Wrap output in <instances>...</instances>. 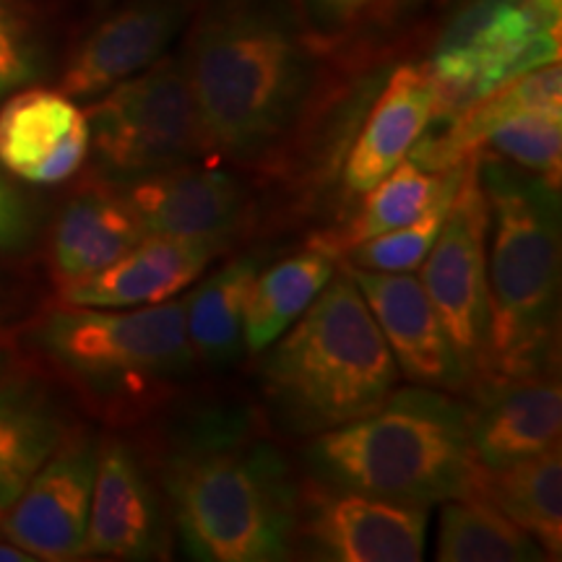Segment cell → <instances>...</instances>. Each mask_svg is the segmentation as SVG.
<instances>
[{"label": "cell", "instance_id": "4", "mask_svg": "<svg viewBox=\"0 0 562 562\" xmlns=\"http://www.w3.org/2000/svg\"><path fill=\"white\" fill-rule=\"evenodd\" d=\"M469 430L472 406L456 393L393 389L362 417L313 435L307 474L323 487L430 510L469 490L476 469Z\"/></svg>", "mask_w": 562, "mask_h": 562}, {"label": "cell", "instance_id": "33", "mask_svg": "<svg viewBox=\"0 0 562 562\" xmlns=\"http://www.w3.org/2000/svg\"><path fill=\"white\" fill-rule=\"evenodd\" d=\"M19 364H21V357H19L16 344L5 341V334H3L0 336V383H3L5 378L19 368Z\"/></svg>", "mask_w": 562, "mask_h": 562}, {"label": "cell", "instance_id": "32", "mask_svg": "<svg viewBox=\"0 0 562 562\" xmlns=\"http://www.w3.org/2000/svg\"><path fill=\"white\" fill-rule=\"evenodd\" d=\"M9 258L0 256V336L19 318H30V300H26V284L16 271L11 269Z\"/></svg>", "mask_w": 562, "mask_h": 562}, {"label": "cell", "instance_id": "29", "mask_svg": "<svg viewBox=\"0 0 562 562\" xmlns=\"http://www.w3.org/2000/svg\"><path fill=\"white\" fill-rule=\"evenodd\" d=\"M453 195L435 203V206L422 214L419 220H414L404 227L383 232V235L370 237V240H362L351 245L347 252L349 266L364 271H389V273H406L419 269L425 263L427 252H430L435 237L442 227V220H446L448 206H451Z\"/></svg>", "mask_w": 562, "mask_h": 562}, {"label": "cell", "instance_id": "18", "mask_svg": "<svg viewBox=\"0 0 562 562\" xmlns=\"http://www.w3.org/2000/svg\"><path fill=\"white\" fill-rule=\"evenodd\" d=\"M222 245L146 235L136 248L94 277L63 286L55 302L83 307H144L175 300L199 281Z\"/></svg>", "mask_w": 562, "mask_h": 562}, {"label": "cell", "instance_id": "17", "mask_svg": "<svg viewBox=\"0 0 562 562\" xmlns=\"http://www.w3.org/2000/svg\"><path fill=\"white\" fill-rule=\"evenodd\" d=\"M144 237L121 186L91 175L60 203L47 229V271L55 290L108 269Z\"/></svg>", "mask_w": 562, "mask_h": 562}, {"label": "cell", "instance_id": "9", "mask_svg": "<svg viewBox=\"0 0 562 562\" xmlns=\"http://www.w3.org/2000/svg\"><path fill=\"white\" fill-rule=\"evenodd\" d=\"M100 435L74 425L9 510L0 537L42 562L83 560Z\"/></svg>", "mask_w": 562, "mask_h": 562}, {"label": "cell", "instance_id": "14", "mask_svg": "<svg viewBox=\"0 0 562 562\" xmlns=\"http://www.w3.org/2000/svg\"><path fill=\"white\" fill-rule=\"evenodd\" d=\"M146 235L227 245L250 209L245 182L227 170L182 165L175 170L117 182Z\"/></svg>", "mask_w": 562, "mask_h": 562}, {"label": "cell", "instance_id": "3", "mask_svg": "<svg viewBox=\"0 0 562 562\" xmlns=\"http://www.w3.org/2000/svg\"><path fill=\"white\" fill-rule=\"evenodd\" d=\"M16 349L110 425H128L172 398L193 372L186 297L144 307L55 305L30 315Z\"/></svg>", "mask_w": 562, "mask_h": 562}, {"label": "cell", "instance_id": "10", "mask_svg": "<svg viewBox=\"0 0 562 562\" xmlns=\"http://www.w3.org/2000/svg\"><path fill=\"white\" fill-rule=\"evenodd\" d=\"M427 508L307 482L300 492L294 547L326 562H417Z\"/></svg>", "mask_w": 562, "mask_h": 562}, {"label": "cell", "instance_id": "24", "mask_svg": "<svg viewBox=\"0 0 562 562\" xmlns=\"http://www.w3.org/2000/svg\"><path fill=\"white\" fill-rule=\"evenodd\" d=\"M336 269V258L321 248L284 258L263 271L258 269L245 297V349L261 355L290 331L292 323L331 281Z\"/></svg>", "mask_w": 562, "mask_h": 562}, {"label": "cell", "instance_id": "11", "mask_svg": "<svg viewBox=\"0 0 562 562\" xmlns=\"http://www.w3.org/2000/svg\"><path fill=\"white\" fill-rule=\"evenodd\" d=\"M167 505L144 453L121 435H100L83 558L161 560L170 550Z\"/></svg>", "mask_w": 562, "mask_h": 562}, {"label": "cell", "instance_id": "20", "mask_svg": "<svg viewBox=\"0 0 562 562\" xmlns=\"http://www.w3.org/2000/svg\"><path fill=\"white\" fill-rule=\"evenodd\" d=\"M438 117V87L427 66H402L372 104L344 165V188L364 193L383 180Z\"/></svg>", "mask_w": 562, "mask_h": 562}, {"label": "cell", "instance_id": "34", "mask_svg": "<svg viewBox=\"0 0 562 562\" xmlns=\"http://www.w3.org/2000/svg\"><path fill=\"white\" fill-rule=\"evenodd\" d=\"M94 3H100V5H104V3H112V0H94Z\"/></svg>", "mask_w": 562, "mask_h": 562}, {"label": "cell", "instance_id": "16", "mask_svg": "<svg viewBox=\"0 0 562 562\" xmlns=\"http://www.w3.org/2000/svg\"><path fill=\"white\" fill-rule=\"evenodd\" d=\"M562 389L547 370L484 375L472 406V453L476 467L497 469L560 446Z\"/></svg>", "mask_w": 562, "mask_h": 562}, {"label": "cell", "instance_id": "27", "mask_svg": "<svg viewBox=\"0 0 562 562\" xmlns=\"http://www.w3.org/2000/svg\"><path fill=\"white\" fill-rule=\"evenodd\" d=\"M55 66V21L47 0H0V100L40 83Z\"/></svg>", "mask_w": 562, "mask_h": 562}, {"label": "cell", "instance_id": "19", "mask_svg": "<svg viewBox=\"0 0 562 562\" xmlns=\"http://www.w3.org/2000/svg\"><path fill=\"white\" fill-rule=\"evenodd\" d=\"M70 430L74 419L50 378L21 362L0 383V513L11 508Z\"/></svg>", "mask_w": 562, "mask_h": 562}, {"label": "cell", "instance_id": "28", "mask_svg": "<svg viewBox=\"0 0 562 562\" xmlns=\"http://www.w3.org/2000/svg\"><path fill=\"white\" fill-rule=\"evenodd\" d=\"M562 110H533L497 125L476 154H492L560 188Z\"/></svg>", "mask_w": 562, "mask_h": 562}, {"label": "cell", "instance_id": "21", "mask_svg": "<svg viewBox=\"0 0 562 562\" xmlns=\"http://www.w3.org/2000/svg\"><path fill=\"white\" fill-rule=\"evenodd\" d=\"M562 108V74L560 63L526 70L513 76L501 87H495L480 100L469 102L461 112H456L451 128L442 136H422L412 146L409 159L430 172L461 167L463 161L476 157L482 140L490 136L497 125L510 117L524 115L533 110H560Z\"/></svg>", "mask_w": 562, "mask_h": 562}, {"label": "cell", "instance_id": "15", "mask_svg": "<svg viewBox=\"0 0 562 562\" xmlns=\"http://www.w3.org/2000/svg\"><path fill=\"white\" fill-rule=\"evenodd\" d=\"M0 167L34 188L63 186L89 159L83 108L58 89L24 87L0 100Z\"/></svg>", "mask_w": 562, "mask_h": 562}, {"label": "cell", "instance_id": "8", "mask_svg": "<svg viewBox=\"0 0 562 562\" xmlns=\"http://www.w3.org/2000/svg\"><path fill=\"white\" fill-rule=\"evenodd\" d=\"M487 232L490 209L472 157L419 279L472 383L487 360Z\"/></svg>", "mask_w": 562, "mask_h": 562}, {"label": "cell", "instance_id": "30", "mask_svg": "<svg viewBox=\"0 0 562 562\" xmlns=\"http://www.w3.org/2000/svg\"><path fill=\"white\" fill-rule=\"evenodd\" d=\"M40 237V214L30 193L0 167V256H24Z\"/></svg>", "mask_w": 562, "mask_h": 562}, {"label": "cell", "instance_id": "13", "mask_svg": "<svg viewBox=\"0 0 562 562\" xmlns=\"http://www.w3.org/2000/svg\"><path fill=\"white\" fill-rule=\"evenodd\" d=\"M344 269L368 302L406 381L448 393L472 385L425 286L412 271H364L349 263H344Z\"/></svg>", "mask_w": 562, "mask_h": 562}, {"label": "cell", "instance_id": "31", "mask_svg": "<svg viewBox=\"0 0 562 562\" xmlns=\"http://www.w3.org/2000/svg\"><path fill=\"white\" fill-rule=\"evenodd\" d=\"M311 30L321 37H341L372 13L381 11L385 0H297Z\"/></svg>", "mask_w": 562, "mask_h": 562}, {"label": "cell", "instance_id": "25", "mask_svg": "<svg viewBox=\"0 0 562 562\" xmlns=\"http://www.w3.org/2000/svg\"><path fill=\"white\" fill-rule=\"evenodd\" d=\"M258 269L261 263L256 258H237L188 294L186 331L195 362L222 368L243 355L245 297Z\"/></svg>", "mask_w": 562, "mask_h": 562}, {"label": "cell", "instance_id": "26", "mask_svg": "<svg viewBox=\"0 0 562 562\" xmlns=\"http://www.w3.org/2000/svg\"><path fill=\"white\" fill-rule=\"evenodd\" d=\"M440 562H539L542 547L521 526L480 495H459L440 503Z\"/></svg>", "mask_w": 562, "mask_h": 562}, {"label": "cell", "instance_id": "6", "mask_svg": "<svg viewBox=\"0 0 562 562\" xmlns=\"http://www.w3.org/2000/svg\"><path fill=\"white\" fill-rule=\"evenodd\" d=\"M476 175L490 209L482 378L542 370L558 323V188L492 154H476Z\"/></svg>", "mask_w": 562, "mask_h": 562}, {"label": "cell", "instance_id": "2", "mask_svg": "<svg viewBox=\"0 0 562 562\" xmlns=\"http://www.w3.org/2000/svg\"><path fill=\"white\" fill-rule=\"evenodd\" d=\"M167 516L201 562L290 560L302 484L261 432L206 414L172 435L159 463Z\"/></svg>", "mask_w": 562, "mask_h": 562}, {"label": "cell", "instance_id": "23", "mask_svg": "<svg viewBox=\"0 0 562 562\" xmlns=\"http://www.w3.org/2000/svg\"><path fill=\"white\" fill-rule=\"evenodd\" d=\"M463 170H467V161L442 172L425 170L412 159L398 161L383 180H378L370 191H364V201L357 209V214L339 232L326 235V240L313 243V248L331 252L336 258L351 245L419 220L435 203L456 193Z\"/></svg>", "mask_w": 562, "mask_h": 562}, {"label": "cell", "instance_id": "1", "mask_svg": "<svg viewBox=\"0 0 562 562\" xmlns=\"http://www.w3.org/2000/svg\"><path fill=\"white\" fill-rule=\"evenodd\" d=\"M180 58L214 159L261 161L318 81V34L297 0H201Z\"/></svg>", "mask_w": 562, "mask_h": 562}, {"label": "cell", "instance_id": "22", "mask_svg": "<svg viewBox=\"0 0 562 562\" xmlns=\"http://www.w3.org/2000/svg\"><path fill=\"white\" fill-rule=\"evenodd\" d=\"M463 495H480L537 539L547 560L562 552V453L560 446L508 467H476Z\"/></svg>", "mask_w": 562, "mask_h": 562}, {"label": "cell", "instance_id": "5", "mask_svg": "<svg viewBox=\"0 0 562 562\" xmlns=\"http://www.w3.org/2000/svg\"><path fill=\"white\" fill-rule=\"evenodd\" d=\"M398 378L389 344L344 266L266 349L261 364L271 417L281 430L307 438L375 409Z\"/></svg>", "mask_w": 562, "mask_h": 562}, {"label": "cell", "instance_id": "7", "mask_svg": "<svg viewBox=\"0 0 562 562\" xmlns=\"http://www.w3.org/2000/svg\"><path fill=\"white\" fill-rule=\"evenodd\" d=\"M91 175L128 182L211 157L182 58L161 55L83 108Z\"/></svg>", "mask_w": 562, "mask_h": 562}, {"label": "cell", "instance_id": "12", "mask_svg": "<svg viewBox=\"0 0 562 562\" xmlns=\"http://www.w3.org/2000/svg\"><path fill=\"white\" fill-rule=\"evenodd\" d=\"M201 0H123L70 50L58 91L89 102L170 53Z\"/></svg>", "mask_w": 562, "mask_h": 562}]
</instances>
